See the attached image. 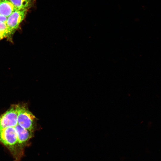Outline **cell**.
Segmentation results:
<instances>
[{
  "instance_id": "1",
  "label": "cell",
  "mask_w": 161,
  "mask_h": 161,
  "mask_svg": "<svg viewBox=\"0 0 161 161\" xmlns=\"http://www.w3.org/2000/svg\"><path fill=\"white\" fill-rule=\"evenodd\" d=\"M18 104L12 105L0 116V129L9 127L14 130L18 136V146L20 154H24L25 148L29 144L33 136V132L24 128L18 120Z\"/></svg>"
},
{
  "instance_id": "2",
  "label": "cell",
  "mask_w": 161,
  "mask_h": 161,
  "mask_svg": "<svg viewBox=\"0 0 161 161\" xmlns=\"http://www.w3.org/2000/svg\"><path fill=\"white\" fill-rule=\"evenodd\" d=\"M27 10H16L7 17L6 23L12 33L18 28L24 19L27 14Z\"/></svg>"
},
{
  "instance_id": "3",
  "label": "cell",
  "mask_w": 161,
  "mask_h": 161,
  "mask_svg": "<svg viewBox=\"0 0 161 161\" xmlns=\"http://www.w3.org/2000/svg\"><path fill=\"white\" fill-rule=\"evenodd\" d=\"M16 10L9 0H0V14L8 17Z\"/></svg>"
},
{
  "instance_id": "6",
  "label": "cell",
  "mask_w": 161,
  "mask_h": 161,
  "mask_svg": "<svg viewBox=\"0 0 161 161\" xmlns=\"http://www.w3.org/2000/svg\"><path fill=\"white\" fill-rule=\"evenodd\" d=\"M7 17L0 14V22H6Z\"/></svg>"
},
{
  "instance_id": "4",
  "label": "cell",
  "mask_w": 161,
  "mask_h": 161,
  "mask_svg": "<svg viewBox=\"0 0 161 161\" xmlns=\"http://www.w3.org/2000/svg\"><path fill=\"white\" fill-rule=\"evenodd\" d=\"M16 10H27L33 5L35 0H9Z\"/></svg>"
},
{
  "instance_id": "5",
  "label": "cell",
  "mask_w": 161,
  "mask_h": 161,
  "mask_svg": "<svg viewBox=\"0 0 161 161\" xmlns=\"http://www.w3.org/2000/svg\"><path fill=\"white\" fill-rule=\"evenodd\" d=\"M0 32L9 35L12 33L9 30L6 22H0Z\"/></svg>"
},
{
  "instance_id": "7",
  "label": "cell",
  "mask_w": 161,
  "mask_h": 161,
  "mask_svg": "<svg viewBox=\"0 0 161 161\" xmlns=\"http://www.w3.org/2000/svg\"><path fill=\"white\" fill-rule=\"evenodd\" d=\"M8 35H9L6 33L0 32V40L7 37Z\"/></svg>"
}]
</instances>
